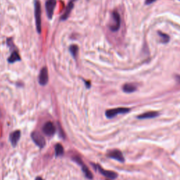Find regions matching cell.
Listing matches in <instances>:
<instances>
[{
    "label": "cell",
    "instance_id": "6da1fadb",
    "mask_svg": "<svg viewBox=\"0 0 180 180\" xmlns=\"http://www.w3.org/2000/svg\"><path fill=\"white\" fill-rule=\"evenodd\" d=\"M34 18H35L36 29L38 33H41V4L39 0H34Z\"/></svg>",
    "mask_w": 180,
    "mask_h": 180
},
{
    "label": "cell",
    "instance_id": "7a4b0ae2",
    "mask_svg": "<svg viewBox=\"0 0 180 180\" xmlns=\"http://www.w3.org/2000/svg\"><path fill=\"white\" fill-rule=\"evenodd\" d=\"M113 22L110 25L109 28L112 32H117L121 27V18L119 13L116 11H114L112 13Z\"/></svg>",
    "mask_w": 180,
    "mask_h": 180
},
{
    "label": "cell",
    "instance_id": "3957f363",
    "mask_svg": "<svg viewBox=\"0 0 180 180\" xmlns=\"http://www.w3.org/2000/svg\"><path fill=\"white\" fill-rule=\"evenodd\" d=\"M130 109L128 108H113V109H109L106 111V116L108 118H113L117 115L120 114H124L128 113L130 111Z\"/></svg>",
    "mask_w": 180,
    "mask_h": 180
},
{
    "label": "cell",
    "instance_id": "277c9868",
    "mask_svg": "<svg viewBox=\"0 0 180 180\" xmlns=\"http://www.w3.org/2000/svg\"><path fill=\"white\" fill-rule=\"evenodd\" d=\"M73 160L75 161L76 163H77L80 167L82 168V172H84V174L85 175L87 178H88L89 179H92L93 178V175H92V172H90V170L88 169V167H87L86 165H85V163H83V161L82 160V159L78 156H73L72 158Z\"/></svg>",
    "mask_w": 180,
    "mask_h": 180
},
{
    "label": "cell",
    "instance_id": "5b68a950",
    "mask_svg": "<svg viewBox=\"0 0 180 180\" xmlns=\"http://www.w3.org/2000/svg\"><path fill=\"white\" fill-rule=\"evenodd\" d=\"M31 138L34 144H35L37 146L41 148V149L45 146V139L40 133L37 132V131H33V132H32L31 134Z\"/></svg>",
    "mask_w": 180,
    "mask_h": 180
},
{
    "label": "cell",
    "instance_id": "8992f818",
    "mask_svg": "<svg viewBox=\"0 0 180 180\" xmlns=\"http://www.w3.org/2000/svg\"><path fill=\"white\" fill-rule=\"evenodd\" d=\"M56 6V0H47L45 4L46 12L49 19H52L54 15V9Z\"/></svg>",
    "mask_w": 180,
    "mask_h": 180
},
{
    "label": "cell",
    "instance_id": "52a82bcc",
    "mask_svg": "<svg viewBox=\"0 0 180 180\" xmlns=\"http://www.w3.org/2000/svg\"><path fill=\"white\" fill-rule=\"evenodd\" d=\"M107 156L109 158L114 159V160H116L121 163L124 162V158L123 153H122V152L121 151H119V150L115 149V150H112V151H108Z\"/></svg>",
    "mask_w": 180,
    "mask_h": 180
},
{
    "label": "cell",
    "instance_id": "ba28073f",
    "mask_svg": "<svg viewBox=\"0 0 180 180\" xmlns=\"http://www.w3.org/2000/svg\"><path fill=\"white\" fill-rule=\"evenodd\" d=\"M49 81V76H48V70L46 67L41 69L40 75H39V83L41 86H45Z\"/></svg>",
    "mask_w": 180,
    "mask_h": 180
},
{
    "label": "cell",
    "instance_id": "9c48e42d",
    "mask_svg": "<svg viewBox=\"0 0 180 180\" xmlns=\"http://www.w3.org/2000/svg\"><path fill=\"white\" fill-rule=\"evenodd\" d=\"M42 131L44 134L47 136H52L54 135L56 132V128H55L54 124L52 122H47L44 124L42 128Z\"/></svg>",
    "mask_w": 180,
    "mask_h": 180
},
{
    "label": "cell",
    "instance_id": "30bf717a",
    "mask_svg": "<svg viewBox=\"0 0 180 180\" xmlns=\"http://www.w3.org/2000/svg\"><path fill=\"white\" fill-rule=\"evenodd\" d=\"M96 167L97 168L99 172H100L101 175H103V176H105L106 177H107V178L110 179H115L117 178V173H115L113 171H110V170H106L104 169H103V168L99 165H96Z\"/></svg>",
    "mask_w": 180,
    "mask_h": 180
},
{
    "label": "cell",
    "instance_id": "8fae6325",
    "mask_svg": "<svg viewBox=\"0 0 180 180\" xmlns=\"http://www.w3.org/2000/svg\"><path fill=\"white\" fill-rule=\"evenodd\" d=\"M20 138V131L19 130H16L11 134L10 137H9V140H10V142L11 143V144H12L13 146H16V144H18Z\"/></svg>",
    "mask_w": 180,
    "mask_h": 180
},
{
    "label": "cell",
    "instance_id": "7c38bea8",
    "mask_svg": "<svg viewBox=\"0 0 180 180\" xmlns=\"http://www.w3.org/2000/svg\"><path fill=\"white\" fill-rule=\"evenodd\" d=\"M73 6H74L73 2L70 1L68 3V5H67L66 8L65 9V11H64L63 15H62V16L61 17V20H66L67 18L69 17V16H70L71 11H72V10H73Z\"/></svg>",
    "mask_w": 180,
    "mask_h": 180
},
{
    "label": "cell",
    "instance_id": "4fadbf2b",
    "mask_svg": "<svg viewBox=\"0 0 180 180\" xmlns=\"http://www.w3.org/2000/svg\"><path fill=\"white\" fill-rule=\"evenodd\" d=\"M159 113L156 111H150L147 113H144L142 115H139L137 117L139 119H149V118H154L157 116H158Z\"/></svg>",
    "mask_w": 180,
    "mask_h": 180
},
{
    "label": "cell",
    "instance_id": "5bb4252c",
    "mask_svg": "<svg viewBox=\"0 0 180 180\" xmlns=\"http://www.w3.org/2000/svg\"><path fill=\"white\" fill-rule=\"evenodd\" d=\"M123 90L126 93H132L137 90V87L132 83H127V84L123 85Z\"/></svg>",
    "mask_w": 180,
    "mask_h": 180
},
{
    "label": "cell",
    "instance_id": "9a60e30c",
    "mask_svg": "<svg viewBox=\"0 0 180 180\" xmlns=\"http://www.w3.org/2000/svg\"><path fill=\"white\" fill-rule=\"evenodd\" d=\"M20 61V57L16 51H13L11 56L8 58V62L10 63H13Z\"/></svg>",
    "mask_w": 180,
    "mask_h": 180
},
{
    "label": "cell",
    "instance_id": "2e32d148",
    "mask_svg": "<svg viewBox=\"0 0 180 180\" xmlns=\"http://www.w3.org/2000/svg\"><path fill=\"white\" fill-rule=\"evenodd\" d=\"M63 147L61 144H57L55 146V154L56 156H61L63 154Z\"/></svg>",
    "mask_w": 180,
    "mask_h": 180
},
{
    "label": "cell",
    "instance_id": "e0dca14e",
    "mask_svg": "<svg viewBox=\"0 0 180 180\" xmlns=\"http://www.w3.org/2000/svg\"><path fill=\"white\" fill-rule=\"evenodd\" d=\"M159 37H160V40L163 43H167L170 41V36L167 35V34L163 33L162 32H158Z\"/></svg>",
    "mask_w": 180,
    "mask_h": 180
},
{
    "label": "cell",
    "instance_id": "ac0fdd59",
    "mask_svg": "<svg viewBox=\"0 0 180 180\" xmlns=\"http://www.w3.org/2000/svg\"><path fill=\"white\" fill-rule=\"evenodd\" d=\"M69 51H70L71 55H72L73 58H75L77 55L78 52V47L77 45H71L70 48H69Z\"/></svg>",
    "mask_w": 180,
    "mask_h": 180
},
{
    "label": "cell",
    "instance_id": "d6986e66",
    "mask_svg": "<svg viewBox=\"0 0 180 180\" xmlns=\"http://www.w3.org/2000/svg\"><path fill=\"white\" fill-rule=\"evenodd\" d=\"M155 1H156V0H146V1H145V4H151L152 3H153V2Z\"/></svg>",
    "mask_w": 180,
    "mask_h": 180
},
{
    "label": "cell",
    "instance_id": "ffe728a7",
    "mask_svg": "<svg viewBox=\"0 0 180 180\" xmlns=\"http://www.w3.org/2000/svg\"><path fill=\"white\" fill-rule=\"evenodd\" d=\"M85 85H86L87 88H88V89L90 88V87H91V83H90L89 81H86V80H85Z\"/></svg>",
    "mask_w": 180,
    "mask_h": 180
},
{
    "label": "cell",
    "instance_id": "44dd1931",
    "mask_svg": "<svg viewBox=\"0 0 180 180\" xmlns=\"http://www.w3.org/2000/svg\"><path fill=\"white\" fill-rule=\"evenodd\" d=\"M35 180H44L42 178H41L40 177H38L37 178L35 179Z\"/></svg>",
    "mask_w": 180,
    "mask_h": 180
},
{
    "label": "cell",
    "instance_id": "7402d4cb",
    "mask_svg": "<svg viewBox=\"0 0 180 180\" xmlns=\"http://www.w3.org/2000/svg\"><path fill=\"white\" fill-rule=\"evenodd\" d=\"M72 2H75V1H77V0H71Z\"/></svg>",
    "mask_w": 180,
    "mask_h": 180
}]
</instances>
